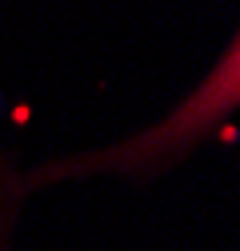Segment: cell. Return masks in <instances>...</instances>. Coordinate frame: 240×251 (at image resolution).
<instances>
[{
    "mask_svg": "<svg viewBox=\"0 0 240 251\" xmlns=\"http://www.w3.org/2000/svg\"><path fill=\"white\" fill-rule=\"evenodd\" d=\"M24 168L28 160L0 144V251H24V219L36 200L28 192Z\"/></svg>",
    "mask_w": 240,
    "mask_h": 251,
    "instance_id": "7a4b0ae2",
    "label": "cell"
},
{
    "mask_svg": "<svg viewBox=\"0 0 240 251\" xmlns=\"http://www.w3.org/2000/svg\"><path fill=\"white\" fill-rule=\"evenodd\" d=\"M240 116V24L232 40L216 52L180 96L152 120L120 132L112 140L60 151L24 168L28 192L36 200L56 187L76 183H152L200 155Z\"/></svg>",
    "mask_w": 240,
    "mask_h": 251,
    "instance_id": "6da1fadb",
    "label": "cell"
}]
</instances>
